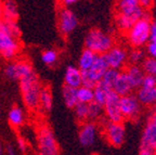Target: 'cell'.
Returning a JSON list of instances; mask_svg holds the SVG:
<instances>
[{
	"instance_id": "obj_1",
	"label": "cell",
	"mask_w": 156,
	"mask_h": 155,
	"mask_svg": "<svg viewBox=\"0 0 156 155\" xmlns=\"http://www.w3.org/2000/svg\"><path fill=\"white\" fill-rule=\"evenodd\" d=\"M20 90L24 104L27 109L36 110L39 107V97L42 90L41 82L35 73L20 80Z\"/></svg>"
},
{
	"instance_id": "obj_2",
	"label": "cell",
	"mask_w": 156,
	"mask_h": 155,
	"mask_svg": "<svg viewBox=\"0 0 156 155\" xmlns=\"http://www.w3.org/2000/svg\"><path fill=\"white\" fill-rule=\"evenodd\" d=\"M114 46L112 36L102 29L92 28L85 37V48L92 51L98 56H104Z\"/></svg>"
},
{
	"instance_id": "obj_3",
	"label": "cell",
	"mask_w": 156,
	"mask_h": 155,
	"mask_svg": "<svg viewBox=\"0 0 156 155\" xmlns=\"http://www.w3.org/2000/svg\"><path fill=\"white\" fill-rule=\"evenodd\" d=\"M151 21L141 19L126 33L127 40L133 48H140L146 46L150 41Z\"/></svg>"
},
{
	"instance_id": "obj_4",
	"label": "cell",
	"mask_w": 156,
	"mask_h": 155,
	"mask_svg": "<svg viewBox=\"0 0 156 155\" xmlns=\"http://www.w3.org/2000/svg\"><path fill=\"white\" fill-rule=\"evenodd\" d=\"M37 144H38V155H58V141L53 131L47 125L39 128L37 133Z\"/></svg>"
},
{
	"instance_id": "obj_5",
	"label": "cell",
	"mask_w": 156,
	"mask_h": 155,
	"mask_svg": "<svg viewBox=\"0 0 156 155\" xmlns=\"http://www.w3.org/2000/svg\"><path fill=\"white\" fill-rule=\"evenodd\" d=\"M78 25L77 15L69 8H63L58 12V27L63 36H68Z\"/></svg>"
},
{
	"instance_id": "obj_6",
	"label": "cell",
	"mask_w": 156,
	"mask_h": 155,
	"mask_svg": "<svg viewBox=\"0 0 156 155\" xmlns=\"http://www.w3.org/2000/svg\"><path fill=\"white\" fill-rule=\"evenodd\" d=\"M3 73L5 77L11 80H21L22 78L32 75L35 72L28 61L20 60L8 64L5 67Z\"/></svg>"
},
{
	"instance_id": "obj_7",
	"label": "cell",
	"mask_w": 156,
	"mask_h": 155,
	"mask_svg": "<svg viewBox=\"0 0 156 155\" xmlns=\"http://www.w3.org/2000/svg\"><path fill=\"white\" fill-rule=\"evenodd\" d=\"M119 101L120 97L113 90L107 96V99L103 107H104L105 116L107 117L110 123H122V121L124 119L122 111H120Z\"/></svg>"
},
{
	"instance_id": "obj_8",
	"label": "cell",
	"mask_w": 156,
	"mask_h": 155,
	"mask_svg": "<svg viewBox=\"0 0 156 155\" xmlns=\"http://www.w3.org/2000/svg\"><path fill=\"white\" fill-rule=\"evenodd\" d=\"M119 105L122 117L128 119H136V117H139L142 110V105L136 96L132 95V93L120 97Z\"/></svg>"
},
{
	"instance_id": "obj_9",
	"label": "cell",
	"mask_w": 156,
	"mask_h": 155,
	"mask_svg": "<svg viewBox=\"0 0 156 155\" xmlns=\"http://www.w3.org/2000/svg\"><path fill=\"white\" fill-rule=\"evenodd\" d=\"M104 56L108 67L116 70H122L128 61V51L119 45H114L113 48L107 51V53H105Z\"/></svg>"
},
{
	"instance_id": "obj_10",
	"label": "cell",
	"mask_w": 156,
	"mask_h": 155,
	"mask_svg": "<svg viewBox=\"0 0 156 155\" xmlns=\"http://www.w3.org/2000/svg\"><path fill=\"white\" fill-rule=\"evenodd\" d=\"M105 138L113 146H122L126 139V129L122 123H108L104 128Z\"/></svg>"
},
{
	"instance_id": "obj_11",
	"label": "cell",
	"mask_w": 156,
	"mask_h": 155,
	"mask_svg": "<svg viewBox=\"0 0 156 155\" xmlns=\"http://www.w3.org/2000/svg\"><path fill=\"white\" fill-rule=\"evenodd\" d=\"M20 42L11 35L0 33V54L7 60L15 58L20 52Z\"/></svg>"
},
{
	"instance_id": "obj_12",
	"label": "cell",
	"mask_w": 156,
	"mask_h": 155,
	"mask_svg": "<svg viewBox=\"0 0 156 155\" xmlns=\"http://www.w3.org/2000/svg\"><path fill=\"white\" fill-rule=\"evenodd\" d=\"M115 8L117 14L128 15L138 20H141L144 14V10L140 5L139 0H120L116 2Z\"/></svg>"
},
{
	"instance_id": "obj_13",
	"label": "cell",
	"mask_w": 156,
	"mask_h": 155,
	"mask_svg": "<svg viewBox=\"0 0 156 155\" xmlns=\"http://www.w3.org/2000/svg\"><path fill=\"white\" fill-rule=\"evenodd\" d=\"M98 135V128L92 121H86L81 125L78 133V140L80 144L86 148H89L95 142Z\"/></svg>"
},
{
	"instance_id": "obj_14",
	"label": "cell",
	"mask_w": 156,
	"mask_h": 155,
	"mask_svg": "<svg viewBox=\"0 0 156 155\" xmlns=\"http://www.w3.org/2000/svg\"><path fill=\"white\" fill-rule=\"evenodd\" d=\"M64 82L65 86L78 89L83 85V73L78 68V66L69 65L66 67L65 74H64Z\"/></svg>"
},
{
	"instance_id": "obj_15",
	"label": "cell",
	"mask_w": 156,
	"mask_h": 155,
	"mask_svg": "<svg viewBox=\"0 0 156 155\" xmlns=\"http://www.w3.org/2000/svg\"><path fill=\"white\" fill-rule=\"evenodd\" d=\"M144 148H149L156 151V127L151 121L147 119L145 124V127L142 132L141 146Z\"/></svg>"
},
{
	"instance_id": "obj_16",
	"label": "cell",
	"mask_w": 156,
	"mask_h": 155,
	"mask_svg": "<svg viewBox=\"0 0 156 155\" xmlns=\"http://www.w3.org/2000/svg\"><path fill=\"white\" fill-rule=\"evenodd\" d=\"M127 76L129 78V81L131 84L132 89H139L142 86V81L145 76V73L143 72L142 67L140 65H128L125 70Z\"/></svg>"
},
{
	"instance_id": "obj_17",
	"label": "cell",
	"mask_w": 156,
	"mask_h": 155,
	"mask_svg": "<svg viewBox=\"0 0 156 155\" xmlns=\"http://www.w3.org/2000/svg\"><path fill=\"white\" fill-rule=\"evenodd\" d=\"M131 84L129 81V78L127 76L126 72L125 70H119V74H118V77H117L116 81L114 84V87H113V91H115L119 97H124V96H128L131 93L132 91Z\"/></svg>"
},
{
	"instance_id": "obj_18",
	"label": "cell",
	"mask_w": 156,
	"mask_h": 155,
	"mask_svg": "<svg viewBox=\"0 0 156 155\" xmlns=\"http://www.w3.org/2000/svg\"><path fill=\"white\" fill-rule=\"evenodd\" d=\"M97 58H98V54H95L94 52L85 48L83 50V52L80 53L79 60H78V68L81 72H88V70L92 67L93 64H94Z\"/></svg>"
},
{
	"instance_id": "obj_19",
	"label": "cell",
	"mask_w": 156,
	"mask_h": 155,
	"mask_svg": "<svg viewBox=\"0 0 156 155\" xmlns=\"http://www.w3.org/2000/svg\"><path fill=\"white\" fill-rule=\"evenodd\" d=\"M136 98L141 103V105H156V88H139L136 92Z\"/></svg>"
},
{
	"instance_id": "obj_20",
	"label": "cell",
	"mask_w": 156,
	"mask_h": 155,
	"mask_svg": "<svg viewBox=\"0 0 156 155\" xmlns=\"http://www.w3.org/2000/svg\"><path fill=\"white\" fill-rule=\"evenodd\" d=\"M111 91H112L111 88H108L107 86H105L104 84H102V82L100 81L99 84L95 85L94 88H93V95H94V100H93V101L103 106V105L105 104L107 96H108V93H110Z\"/></svg>"
},
{
	"instance_id": "obj_21",
	"label": "cell",
	"mask_w": 156,
	"mask_h": 155,
	"mask_svg": "<svg viewBox=\"0 0 156 155\" xmlns=\"http://www.w3.org/2000/svg\"><path fill=\"white\" fill-rule=\"evenodd\" d=\"M62 96H63V100L65 102V104L69 109H74L76 104L78 103L77 99V89L68 86H63L62 88Z\"/></svg>"
},
{
	"instance_id": "obj_22",
	"label": "cell",
	"mask_w": 156,
	"mask_h": 155,
	"mask_svg": "<svg viewBox=\"0 0 156 155\" xmlns=\"http://www.w3.org/2000/svg\"><path fill=\"white\" fill-rule=\"evenodd\" d=\"M3 20L5 21H15L19 17V8L14 1H5L2 2Z\"/></svg>"
},
{
	"instance_id": "obj_23",
	"label": "cell",
	"mask_w": 156,
	"mask_h": 155,
	"mask_svg": "<svg viewBox=\"0 0 156 155\" xmlns=\"http://www.w3.org/2000/svg\"><path fill=\"white\" fill-rule=\"evenodd\" d=\"M8 121L11 126L20 127L24 123V112L20 106H13L8 113Z\"/></svg>"
},
{
	"instance_id": "obj_24",
	"label": "cell",
	"mask_w": 156,
	"mask_h": 155,
	"mask_svg": "<svg viewBox=\"0 0 156 155\" xmlns=\"http://www.w3.org/2000/svg\"><path fill=\"white\" fill-rule=\"evenodd\" d=\"M52 105H53V97H52L51 90L48 87H42L40 97H39V106L44 111L50 112L52 110Z\"/></svg>"
},
{
	"instance_id": "obj_25",
	"label": "cell",
	"mask_w": 156,
	"mask_h": 155,
	"mask_svg": "<svg viewBox=\"0 0 156 155\" xmlns=\"http://www.w3.org/2000/svg\"><path fill=\"white\" fill-rule=\"evenodd\" d=\"M77 99L78 102L80 103H86V104H90L91 102L94 100V95H93V89L87 87H79L77 89Z\"/></svg>"
},
{
	"instance_id": "obj_26",
	"label": "cell",
	"mask_w": 156,
	"mask_h": 155,
	"mask_svg": "<svg viewBox=\"0 0 156 155\" xmlns=\"http://www.w3.org/2000/svg\"><path fill=\"white\" fill-rule=\"evenodd\" d=\"M88 119L91 121H95L102 117V115L104 114V107L102 105L98 104L94 101L91 102L90 104H88Z\"/></svg>"
},
{
	"instance_id": "obj_27",
	"label": "cell",
	"mask_w": 156,
	"mask_h": 155,
	"mask_svg": "<svg viewBox=\"0 0 156 155\" xmlns=\"http://www.w3.org/2000/svg\"><path fill=\"white\" fill-rule=\"evenodd\" d=\"M145 59L144 51L140 48H133L129 53H128V61L131 65H140Z\"/></svg>"
},
{
	"instance_id": "obj_28",
	"label": "cell",
	"mask_w": 156,
	"mask_h": 155,
	"mask_svg": "<svg viewBox=\"0 0 156 155\" xmlns=\"http://www.w3.org/2000/svg\"><path fill=\"white\" fill-rule=\"evenodd\" d=\"M118 74H119V70H113V68H108V70L105 72L102 79H101V82L113 90L114 84H115V81H116L117 77H118Z\"/></svg>"
},
{
	"instance_id": "obj_29",
	"label": "cell",
	"mask_w": 156,
	"mask_h": 155,
	"mask_svg": "<svg viewBox=\"0 0 156 155\" xmlns=\"http://www.w3.org/2000/svg\"><path fill=\"white\" fill-rule=\"evenodd\" d=\"M58 59V54L53 49H48L41 54V61L47 65H53Z\"/></svg>"
},
{
	"instance_id": "obj_30",
	"label": "cell",
	"mask_w": 156,
	"mask_h": 155,
	"mask_svg": "<svg viewBox=\"0 0 156 155\" xmlns=\"http://www.w3.org/2000/svg\"><path fill=\"white\" fill-rule=\"evenodd\" d=\"M74 112H75V115L78 121H86L88 119V112L89 111H88V104H86V103L78 102L76 106L74 107Z\"/></svg>"
},
{
	"instance_id": "obj_31",
	"label": "cell",
	"mask_w": 156,
	"mask_h": 155,
	"mask_svg": "<svg viewBox=\"0 0 156 155\" xmlns=\"http://www.w3.org/2000/svg\"><path fill=\"white\" fill-rule=\"evenodd\" d=\"M141 67L144 73H145V75H153L156 68V60L147 56V58L144 59V61L142 62Z\"/></svg>"
},
{
	"instance_id": "obj_32",
	"label": "cell",
	"mask_w": 156,
	"mask_h": 155,
	"mask_svg": "<svg viewBox=\"0 0 156 155\" xmlns=\"http://www.w3.org/2000/svg\"><path fill=\"white\" fill-rule=\"evenodd\" d=\"M7 22H8V26H9L10 35L17 39L20 36H21V29H20L19 25L16 24L15 21H7Z\"/></svg>"
},
{
	"instance_id": "obj_33",
	"label": "cell",
	"mask_w": 156,
	"mask_h": 155,
	"mask_svg": "<svg viewBox=\"0 0 156 155\" xmlns=\"http://www.w3.org/2000/svg\"><path fill=\"white\" fill-rule=\"evenodd\" d=\"M143 88H149V89H154L156 88V79L153 75H145L142 81V86Z\"/></svg>"
},
{
	"instance_id": "obj_34",
	"label": "cell",
	"mask_w": 156,
	"mask_h": 155,
	"mask_svg": "<svg viewBox=\"0 0 156 155\" xmlns=\"http://www.w3.org/2000/svg\"><path fill=\"white\" fill-rule=\"evenodd\" d=\"M146 53L149 54V58L156 60V41H149L146 45Z\"/></svg>"
},
{
	"instance_id": "obj_35",
	"label": "cell",
	"mask_w": 156,
	"mask_h": 155,
	"mask_svg": "<svg viewBox=\"0 0 156 155\" xmlns=\"http://www.w3.org/2000/svg\"><path fill=\"white\" fill-rule=\"evenodd\" d=\"M16 143H17V148L19 150L21 151L22 153L26 152V149H27V144H26V140H25L23 137H17L16 138Z\"/></svg>"
},
{
	"instance_id": "obj_36",
	"label": "cell",
	"mask_w": 156,
	"mask_h": 155,
	"mask_svg": "<svg viewBox=\"0 0 156 155\" xmlns=\"http://www.w3.org/2000/svg\"><path fill=\"white\" fill-rule=\"evenodd\" d=\"M139 155H156V151L149 148H144V146H140Z\"/></svg>"
},
{
	"instance_id": "obj_37",
	"label": "cell",
	"mask_w": 156,
	"mask_h": 155,
	"mask_svg": "<svg viewBox=\"0 0 156 155\" xmlns=\"http://www.w3.org/2000/svg\"><path fill=\"white\" fill-rule=\"evenodd\" d=\"M150 41H156V21H153V22H152V24H151Z\"/></svg>"
},
{
	"instance_id": "obj_38",
	"label": "cell",
	"mask_w": 156,
	"mask_h": 155,
	"mask_svg": "<svg viewBox=\"0 0 156 155\" xmlns=\"http://www.w3.org/2000/svg\"><path fill=\"white\" fill-rule=\"evenodd\" d=\"M139 2H140L141 8L144 11H147V10L152 7V5H153V1H150V0H140Z\"/></svg>"
},
{
	"instance_id": "obj_39",
	"label": "cell",
	"mask_w": 156,
	"mask_h": 155,
	"mask_svg": "<svg viewBox=\"0 0 156 155\" xmlns=\"http://www.w3.org/2000/svg\"><path fill=\"white\" fill-rule=\"evenodd\" d=\"M5 152H7V155H17L15 149L13 148V146H11V144H7V146H5Z\"/></svg>"
},
{
	"instance_id": "obj_40",
	"label": "cell",
	"mask_w": 156,
	"mask_h": 155,
	"mask_svg": "<svg viewBox=\"0 0 156 155\" xmlns=\"http://www.w3.org/2000/svg\"><path fill=\"white\" fill-rule=\"evenodd\" d=\"M76 2H77L76 0H63V1H62V5H63V8H68V7H71V5H75Z\"/></svg>"
},
{
	"instance_id": "obj_41",
	"label": "cell",
	"mask_w": 156,
	"mask_h": 155,
	"mask_svg": "<svg viewBox=\"0 0 156 155\" xmlns=\"http://www.w3.org/2000/svg\"><path fill=\"white\" fill-rule=\"evenodd\" d=\"M149 121H151L152 123H153L154 125H155V127H156V111H154L153 113H152V114L150 115Z\"/></svg>"
},
{
	"instance_id": "obj_42",
	"label": "cell",
	"mask_w": 156,
	"mask_h": 155,
	"mask_svg": "<svg viewBox=\"0 0 156 155\" xmlns=\"http://www.w3.org/2000/svg\"><path fill=\"white\" fill-rule=\"evenodd\" d=\"M3 20V10H2V2H0V21Z\"/></svg>"
},
{
	"instance_id": "obj_43",
	"label": "cell",
	"mask_w": 156,
	"mask_h": 155,
	"mask_svg": "<svg viewBox=\"0 0 156 155\" xmlns=\"http://www.w3.org/2000/svg\"><path fill=\"white\" fill-rule=\"evenodd\" d=\"M3 146H2V143L0 142V155H2L3 154Z\"/></svg>"
},
{
	"instance_id": "obj_44",
	"label": "cell",
	"mask_w": 156,
	"mask_h": 155,
	"mask_svg": "<svg viewBox=\"0 0 156 155\" xmlns=\"http://www.w3.org/2000/svg\"><path fill=\"white\" fill-rule=\"evenodd\" d=\"M153 76H154V77H155V79H156V68H155V72H154Z\"/></svg>"
},
{
	"instance_id": "obj_45",
	"label": "cell",
	"mask_w": 156,
	"mask_h": 155,
	"mask_svg": "<svg viewBox=\"0 0 156 155\" xmlns=\"http://www.w3.org/2000/svg\"><path fill=\"white\" fill-rule=\"evenodd\" d=\"M0 118H1V105H0Z\"/></svg>"
}]
</instances>
